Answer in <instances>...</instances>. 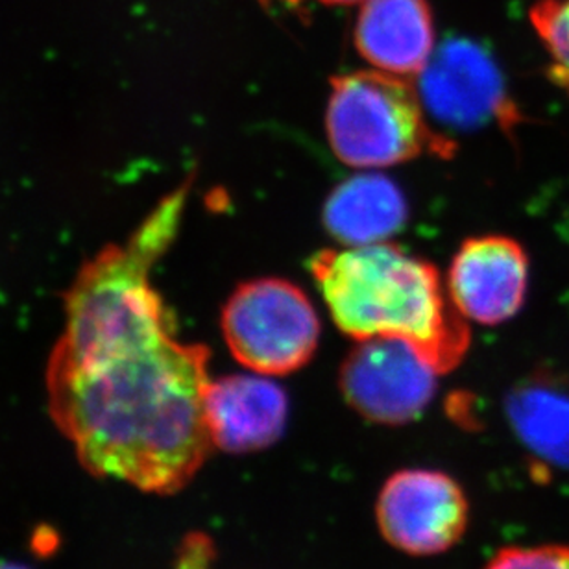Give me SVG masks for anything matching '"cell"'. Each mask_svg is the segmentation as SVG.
<instances>
[{
	"mask_svg": "<svg viewBox=\"0 0 569 569\" xmlns=\"http://www.w3.org/2000/svg\"><path fill=\"white\" fill-rule=\"evenodd\" d=\"M226 345L242 367L287 376L317 351L320 322L303 290L283 280L241 284L222 312Z\"/></svg>",
	"mask_w": 569,
	"mask_h": 569,
	"instance_id": "277c9868",
	"label": "cell"
},
{
	"mask_svg": "<svg viewBox=\"0 0 569 569\" xmlns=\"http://www.w3.org/2000/svg\"><path fill=\"white\" fill-rule=\"evenodd\" d=\"M407 220L403 192L383 176H357L335 189L323 209L329 233L348 247L396 236Z\"/></svg>",
	"mask_w": 569,
	"mask_h": 569,
	"instance_id": "8fae6325",
	"label": "cell"
},
{
	"mask_svg": "<svg viewBox=\"0 0 569 569\" xmlns=\"http://www.w3.org/2000/svg\"><path fill=\"white\" fill-rule=\"evenodd\" d=\"M289 401L269 379L226 376L209 383L206 418L213 448L252 453L283 435Z\"/></svg>",
	"mask_w": 569,
	"mask_h": 569,
	"instance_id": "9c48e42d",
	"label": "cell"
},
{
	"mask_svg": "<svg viewBox=\"0 0 569 569\" xmlns=\"http://www.w3.org/2000/svg\"><path fill=\"white\" fill-rule=\"evenodd\" d=\"M423 102L407 78L383 71H357L331 80L328 138L340 161L373 169L406 163L431 153L453 156V142L432 132Z\"/></svg>",
	"mask_w": 569,
	"mask_h": 569,
	"instance_id": "3957f363",
	"label": "cell"
},
{
	"mask_svg": "<svg viewBox=\"0 0 569 569\" xmlns=\"http://www.w3.org/2000/svg\"><path fill=\"white\" fill-rule=\"evenodd\" d=\"M0 569H28L24 566L13 565V562H0Z\"/></svg>",
	"mask_w": 569,
	"mask_h": 569,
	"instance_id": "e0dca14e",
	"label": "cell"
},
{
	"mask_svg": "<svg viewBox=\"0 0 569 569\" xmlns=\"http://www.w3.org/2000/svg\"><path fill=\"white\" fill-rule=\"evenodd\" d=\"M531 22L548 50V77L569 97V0H538Z\"/></svg>",
	"mask_w": 569,
	"mask_h": 569,
	"instance_id": "4fadbf2b",
	"label": "cell"
},
{
	"mask_svg": "<svg viewBox=\"0 0 569 569\" xmlns=\"http://www.w3.org/2000/svg\"><path fill=\"white\" fill-rule=\"evenodd\" d=\"M420 80V99L437 121L459 130L490 122L512 128L521 121L503 77L487 50L455 39L435 50Z\"/></svg>",
	"mask_w": 569,
	"mask_h": 569,
	"instance_id": "52a82bcc",
	"label": "cell"
},
{
	"mask_svg": "<svg viewBox=\"0 0 569 569\" xmlns=\"http://www.w3.org/2000/svg\"><path fill=\"white\" fill-rule=\"evenodd\" d=\"M529 259L509 237L470 239L449 269L448 292L466 320L498 326L515 318L526 303Z\"/></svg>",
	"mask_w": 569,
	"mask_h": 569,
	"instance_id": "ba28073f",
	"label": "cell"
},
{
	"mask_svg": "<svg viewBox=\"0 0 569 569\" xmlns=\"http://www.w3.org/2000/svg\"><path fill=\"white\" fill-rule=\"evenodd\" d=\"M189 187L164 197L124 244L83 264L47 370L50 415L80 462L144 492H178L213 449L208 348L176 339L150 281L178 236Z\"/></svg>",
	"mask_w": 569,
	"mask_h": 569,
	"instance_id": "6da1fadb",
	"label": "cell"
},
{
	"mask_svg": "<svg viewBox=\"0 0 569 569\" xmlns=\"http://www.w3.org/2000/svg\"><path fill=\"white\" fill-rule=\"evenodd\" d=\"M485 569H569L568 546L507 548L499 551Z\"/></svg>",
	"mask_w": 569,
	"mask_h": 569,
	"instance_id": "5bb4252c",
	"label": "cell"
},
{
	"mask_svg": "<svg viewBox=\"0 0 569 569\" xmlns=\"http://www.w3.org/2000/svg\"><path fill=\"white\" fill-rule=\"evenodd\" d=\"M440 373L403 339L373 337L359 340L340 370V390L359 415L403 426L417 420L437 392Z\"/></svg>",
	"mask_w": 569,
	"mask_h": 569,
	"instance_id": "5b68a950",
	"label": "cell"
},
{
	"mask_svg": "<svg viewBox=\"0 0 569 569\" xmlns=\"http://www.w3.org/2000/svg\"><path fill=\"white\" fill-rule=\"evenodd\" d=\"M335 323L353 339L411 342L438 373L459 367L470 348L466 318L443 292L437 267L389 242L323 250L311 261Z\"/></svg>",
	"mask_w": 569,
	"mask_h": 569,
	"instance_id": "7a4b0ae2",
	"label": "cell"
},
{
	"mask_svg": "<svg viewBox=\"0 0 569 569\" xmlns=\"http://www.w3.org/2000/svg\"><path fill=\"white\" fill-rule=\"evenodd\" d=\"M281 2H300V0H281ZM323 4H357V2H365V0H318Z\"/></svg>",
	"mask_w": 569,
	"mask_h": 569,
	"instance_id": "2e32d148",
	"label": "cell"
},
{
	"mask_svg": "<svg viewBox=\"0 0 569 569\" xmlns=\"http://www.w3.org/2000/svg\"><path fill=\"white\" fill-rule=\"evenodd\" d=\"M507 418L538 459L569 468V389L548 376L526 379L507 396Z\"/></svg>",
	"mask_w": 569,
	"mask_h": 569,
	"instance_id": "7c38bea8",
	"label": "cell"
},
{
	"mask_svg": "<svg viewBox=\"0 0 569 569\" xmlns=\"http://www.w3.org/2000/svg\"><path fill=\"white\" fill-rule=\"evenodd\" d=\"M356 44L379 71L417 77L435 52L431 8L427 0H365Z\"/></svg>",
	"mask_w": 569,
	"mask_h": 569,
	"instance_id": "30bf717a",
	"label": "cell"
},
{
	"mask_svg": "<svg viewBox=\"0 0 569 569\" xmlns=\"http://www.w3.org/2000/svg\"><path fill=\"white\" fill-rule=\"evenodd\" d=\"M376 516L379 531L392 548L429 557L448 551L465 537L470 505L453 477L412 468L387 479Z\"/></svg>",
	"mask_w": 569,
	"mask_h": 569,
	"instance_id": "8992f818",
	"label": "cell"
},
{
	"mask_svg": "<svg viewBox=\"0 0 569 569\" xmlns=\"http://www.w3.org/2000/svg\"><path fill=\"white\" fill-rule=\"evenodd\" d=\"M217 549L208 535L192 532L181 543L174 569H213Z\"/></svg>",
	"mask_w": 569,
	"mask_h": 569,
	"instance_id": "9a60e30c",
	"label": "cell"
}]
</instances>
